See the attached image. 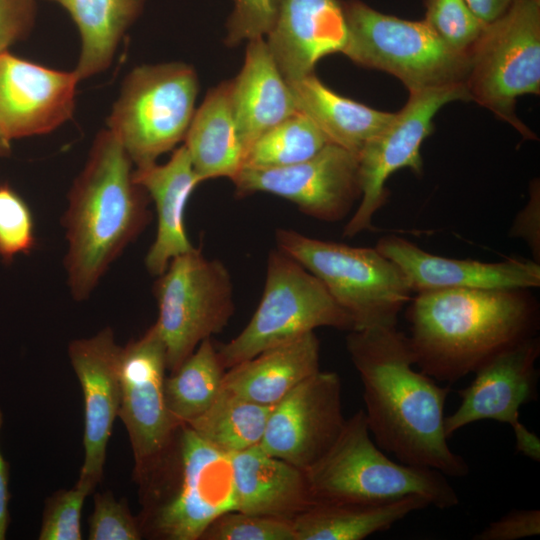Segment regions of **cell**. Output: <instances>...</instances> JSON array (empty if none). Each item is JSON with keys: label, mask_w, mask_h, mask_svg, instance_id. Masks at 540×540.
I'll use <instances>...</instances> for the list:
<instances>
[{"label": "cell", "mask_w": 540, "mask_h": 540, "mask_svg": "<svg viewBox=\"0 0 540 540\" xmlns=\"http://www.w3.org/2000/svg\"><path fill=\"white\" fill-rule=\"evenodd\" d=\"M346 348L363 385L375 443L399 462L451 477L467 475V462L450 449L445 432L450 385L441 386L414 368L407 335L396 326L352 330Z\"/></svg>", "instance_id": "obj_1"}, {"label": "cell", "mask_w": 540, "mask_h": 540, "mask_svg": "<svg viewBox=\"0 0 540 540\" xmlns=\"http://www.w3.org/2000/svg\"><path fill=\"white\" fill-rule=\"evenodd\" d=\"M407 305L415 366L448 385L539 327V305L529 289L428 291Z\"/></svg>", "instance_id": "obj_2"}, {"label": "cell", "mask_w": 540, "mask_h": 540, "mask_svg": "<svg viewBox=\"0 0 540 540\" xmlns=\"http://www.w3.org/2000/svg\"><path fill=\"white\" fill-rule=\"evenodd\" d=\"M133 162L109 130L95 137L75 179L63 216L64 266L70 293L86 300L102 276L149 222L148 194L135 182Z\"/></svg>", "instance_id": "obj_3"}, {"label": "cell", "mask_w": 540, "mask_h": 540, "mask_svg": "<svg viewBox=\"0 0 540 540\" xmlns=\"http://www.w3.org/2000/svg\"><path fill=\"white\" fill-rule=\"evenodd\" d=\"M143 538L200 540L220 515L237 510L227 454L180 424L154 467L138 482Z\"/></svg>", "instance_id": "obj_4"}, {"label": "cell", "mask_w": 540, "mask_h": 540, "mask_svg": "<svg viewBox=\"0 0 540 540\" xmlns=\"http://www.w3.org/2000/svg\"><path fill=\"white\" fill-rule=\"evenodd\" d=\"M305 473L315 505L382 504L414 495L439 509L459 503L443 473L387 457L371 438L363 409L345 420L330 448Z\"/></svg>", "instance_id": "obj_5"}, {"label": "cell", "mask_w": 540, "mask_h": 540, "mask_svg": "<svg viewBox=\"0 0 540 540\" xmlns=\"http://www.w3.org/2000/svg\"><path fill=\"white\" fill-rule=\"evenodd\" d=\"M277 248L291 256L327 289L351 317L353 330L394 327L412 298L400 267L376 247H353L278 228Z\"/></svg>", "instance_id": "obj_6"}, {"label": "cell", "mask_w": 540, "mask_h": 540, "mask_svg": "<svg viewBox=\"0 0 540 540\" xmlns=\"http://www.w3.org/2000/svg\"><path fill=\"white\" fill-rule=\"evenodd\" d=\"M351 61L398 78L415 92L465 84L469 55L449 47L424 20L384 14L360 0L344 1Z\"/></svg>", "instance_id": "obj_7"}, {"label": "cell", "mask_w": 540, "mask_h": 540, "mask_svg": "<svg viewBox=\"0 0 540 540\" xmlns=\"http://www.w3.org/2000/svg\"><path fill=\"white\" fill-rule=\"evenodd\" d=\"M468 55L465 85L471 101L525 139H537L517 117L515 104L520 96L540 93V0H517L486 24Z\"/></svg>", "instance_id": "obj_8"}, {"label": "cell", "mask_w": 540, "mask_h": 540, "mask_svg": "<svg viewBox=\"0 0 540 540\" xmlns=\"http://www.w3.org/2000/svg\"><path fill=\"white\" fill-rule=\"evenodd\" d=\"M352 331L351 317L324 285L279 248L270 251L260 302L244 329L218 350L225 370L260 352L314 331Z\"/></svg>", "instance_id": "obj_9"}, {"label": "cell", "mask_w": 540, "mask_h": 540, "mask_svg": "<svg viewBox=\"0 0 540 540\" xmlns=\"http://www.w3.org/2000/svg\"><path fill=\"white\" fill-rule=\"evenodd\" d=\"M198 91L196 71L182 62L142 65L126 76L108 129L136 167L155 163L184 140Z\"/></svg>", "instance_id": "obj_10"}, {"label": "cell", "mask_w": 540, "mask_h": 540, "mask_svg": "<svg viewBox=\"0 0 540 540\" xmlns=\"http://www.w3.org/2000/svg\"><path fill=\"white\" fill-rule=\"evenodd\" d=\"M155 325L166 351L167 370L173 372L205 339L220 333L235 311L229 270L198 249L174 257L157 276Z\"/></svg>", "instance_id": "obj_11"}, {"label": "cell", "mask_w": 540, "mask_h": 540, "mask_svg": "<svg viewBox=\"0 0 540 540\" xmlns=\"http://www.w3.org/2000/svg\"><path fill=\"white\" fill-rule=\"evenodd\" d=\"M453 101H471L465 84L409 92L389 125L363 146L358 153L360 204L344 227L345 237L374 228L373 217L388 199L385 185L393 173L407 168L422 174V143L433 132L437 112Z\"/></svg>", "instance_id": "obj_12"}, {"label": "cell", "mask_w": 540, "mask_h": 540, "mask_svg": "<svg viewBox=\"0 0 540 540\" xmlns=\"http://www.w3.org/2000/svg\"><path fill=\"white\" fill-rule=\"evenodd\" d=\"M539 356L540 338L534 335L502 350L477 368L471 383L458 391L460 405L445 416L447 437L477 421H498L513 429L517 450L539 462L540 439L519 420L520 407L537 399Z\"/></svg>", "instance_id": "obj_13"}, {"label": "cell", "mask_w": 540, "mask_h": 540, "mask_svg": "<svg viewBox=\"0 0 540 540\" xmlns=\"http://www.w3.org/2000/svg\"><path fill=\"white\" fill-rule=\"evenodd\" d=\"M166 370L165 346L155 323L121 349L118 417L129 436L135 482L158 462L179 426L165 401Z\"/></svg>", "instance_id": "obj_14"}, {"label": "cell", "mask_w": 540, "mask_h": 540, "mask_svg": "<svg viewBox=\"0 0 540 540\" xmlns=\"http://www.w3.org/2000/svg\"><path fill=\"white\" fill-rule=\"evenodd\" d=\"M232 182L238 196L273 194L325 222L342 220L361 198L358 155L334 143L294 165L242 168Z\"/></svg>", "instance_id": "obj_15"}, {"label": "cell", "mask_w": 540, "mask_h": 540, "mask_svg": "<svg viewBox=\"0 0 540 540\" xmlns=\"http://www.w3.org/2000/svg\"><path fill=\"white\" fill-rule=\"evenodd\" d=\"M345 420L339 375L319 370L271 407L259 446L306 471L330 448Z\"/></svg>", "instance_id": "obj_16"}, {"label": "cell", "mask_w": 540, "mask_h": 540, "mask_svg": "<svg viewBox=\"0 0 540 540\" xmlns=\"http://www.w3.org/2000/svg\"><path fill=\"white\" fill-rule=\"evenodd\" d=\"M121 349L111 327L68 345V357L84 403V459L76 484L91 493L102 480L107 445L118 417Z\"/></svg>", "instance_id": "obj_17"}, {"label": "cell", "mask_w": 540, "mask_h": 540, "mask_svg": "<svg viewBox=\"0 0 540 540\" xmlns=\"http://www.w3.org/2000/svg\"><path fill=\"white\" fill-rule=\"evenodd\" d=\"M75 71L0 53V130L9 139L49 133L73 115Z\"/></svg>", "instance_id": "obj_18"}, {"label": "cell", "mask_w": 540, "mask_h": 540, "mask_svg": "<svg viewBox=\"0 0 540 540\" xmlns=\"http://www.w3.org/2000/svg\"><path fill=\"white\" fill-rule=\"evenodd\" d=\"M404 273L413 293L445 289H532L540 286V263L521 258L499 262L442 257L397 235L375 246Z\"/></svg>", "instance_id": "obj_19"}, {"label": "cell", "mask_w": 540, "mask_h": 540, "mask_svg": "<svg viewBox=\"0 0 540 540\" xmlns=\"http://www.w3.org/2000/svg\"><path fill=\"white\" fill-rule=\"evenodd\" d=\"M268 49L286 81L314 72L325 56L343 53L348 27L342 0H277Z\"/></svg>", "instance_id": "obj_20"}, {"label": "cell", "mask_w": 540, "mask_h": 540, "mask_svg": "<svg viewBox=\"0 0 540 540\" xmlns=\"http://www.w3.org/2000/svg\"><path fill=\"white\" fill-rule=\"evenodd\" d=\"M133 177L155 204L157 230L145 266L150 274L159 276L174 257L195 249L187 236L184 216L187 202L201 182L184 145L175 149L165 164L137 166Z\"/></svg>", "instance_id": "obj_21"}, {"label": "cell", "mask_w": 540, "mask_h": 540, "mask_svg": "<svg viewBox=\"0 0 540 540\" xmlns=\"http://www.w3.org/2000/svg\"><path fill=\"white\" fill-rule=\"evenodd\" d=\"M230 457L238 511L292 521L315 505L304 470L259 445Z\"/></svg>", "instance_id": "obj_22"}, {"label": "cell", "mask_w": 540, "mask_h": 540, "mask_svg": "<svg viewBox=\"0 0 540 540\" xmlns=\"http://www.w3.org/2000/svg\"><path fill=\"white\" fill-rule=\"evenodd\" d=\"M231 101L244 156L261 134L298 112L264 38L247 42L243 66L231 80Z\"/></svg>", "instance_id": "obj_23"}, {"label": "cell", "mask_w": 540, "mask_h": 540, "mask_svg": "<svg viewBox=\"0 0 540 540\" xmlns=\"http://www.w3.org/2000/svg\"><path fill=\"white\" fill-rule=\"evenodd\" d=\"M320 370V342L314 331L268 348L227 369L222 388L273 406Z\"/></svg>", "instance_id": "obj_24"}, {"label": "cell", "mask_w": 540, "mask_h": 540, "mask_svg": "<svg viewBox=\"0 0 540 540\" xmlns=\"http://www.w3.org/2000/svg\"><path fill=\"white\" fill-rule=\"evenodd\" d=\"M200 182L231 180L243 166L240 140L231 101V80L208 91L193 115L183 144Z\"/></svg>", "instance_id": "obj_25"}, {"label": "cell", "mask_w": 540, "mask_h": 540, "mask_svg": "<svg viewBox=\"0 0 540 540\" xmlns=\"http://www.w3.org/2000/svg\"><path fill=\"white\" fill-rule=\"evenodd\" d=\"M287 82L298 111L311 119L330 143L357 155L395 116L337 94L314 72Z\"/></svg>", "instance_id": "obj_26"}, {"label": "cell", "mask_w": 540, "mask_h": 540, "mask_svg": "<svg viewBox=\"0 0 540 540\" xmlns=\"http://www.w3.org/2000/svg\"><path fill=\"white\" fill-rule=\"evenodd\" d=\"M430 506L421 496L382 504H316L292 520L296 540H362Z\"/></svg>", "instance_id": "obj_27"}, {"label": "cell", "mask_w": 540, "mask_h": 540, "mask_svg": "<svg viewBox=\"0 0 540 540\" xmlns=\"http://www.w3.org/2000/svg\"><path fill=\"white\" fill-rule=\"evenodd\" d=\"M63 7L77 26L81 53L74 69L80 80L111 64L127 29L140 15L145 0H48Z\"/></svg>", "instance_id": "obj_28"}, {"label": "cell", "mask_w": 540, "mask_h": 540, "mask_svg": "<svg viewBox=\"0 0 540 540\" xmlns=\"http://www.w3.org/2000/svg\"><path fill=\"white\" fill-rule=\"evenodd\" d=\"M271 407L222 388L212 405L186 425L212 446L233 454L260 444Z\"/></svg>", "instance_id": "obj_29"}, {"label": "cell", "mask_w": 540, "mask_h": 540, "mask_svg": "<svg viewBox=\"0 0 540 540\" xmlns=\"http://www.w3.org/2000/svg\"><path fill=\"white\" fill-rule=\"evenodd\" d=\"M224 373L217 349L207 338L165 377L166 405L179 425L193 421L212 405L222 389Z\"/></svg>", "instance_id": "obj_30"}, {"label": "cell", "mask_w": 540, "mask_h": 540, "mask_svg": "<svg viewBox=\"0 0 540 540\" xmlns=\"http://www.w3.org/2000/svg\"><path fill=\"white\" fill-rule=\"evenodd\" d=\"M330 141L298 111L261 134L246 151L242 168H280L303 162ZM241 168V169H242Z\"/></svg>", "instance_id": "obj_31"}, {"label": "cell", "mask_w": 540, "mask_h": 540, "mask_svg": "<svg viewBox=\"0 0 540 540\" xmlns=\"http://www.w3.org/2000/svg\"><path fill=\"white\" fill-rule=\"evenodd\" d=\"M426 24L452 49L468 54L486 24L465 0H424Z\"/></svg>", "instance_id": "obj_32"}, {"label": "cell", "mask_w": 540, "mask_h": 540, "mask_svg": "<svg viewBox=\"0 0 540 540\" xmlns=\"http://www.w3.org/2000/svg\"><path fill=\"white\" fill-rule=\"evenodd\" d=\"M200 540H296L292 521L230 511L216 518Z\"/></svg>", "instance_id": "obj_33"}, {"label": "cell", "mask_w": 540, "mask_h": 540, "mask_svg": "<svg viewBox=\"0 0 540 540\" xmlns=\"http://www.w3.org/2000/svg\"><path fill=\"white\" fill-rule=\"evenodd\" d=\"M35 246L34 221L24 199L9 185L0 184V257L11 261Z\"/></svg>", "instance_id": "obj_34"}, {"label": "cell", "mask_w": 540, "mask_h": 540, "mask_svg": "<svg viewBox=\"0 0 540 540\" xmlns=\"http://www.w3.org/2000/svg\"><path fill=\"white\" fill-rule=\"evenodd\" d=\"M91 492L75 484L59 489L44 502L39 540H81V513L84 501Z\"/></svg>", "instance_id": "obj_35"}, {"label": "cell", "mask_w": 540, "mask_h": 540, "mask_svg": "<svg viewBox=\"0 0 540 540\" xmlns=\"http://www.w3.org/2000/svg\"><path fill=\"white\" fill-rule=\"evenodd\" d=\"M93 511L88 518L89 540L143 539L137 516H133L125 497L116 500L111 491L95 493Z\"/></svg>", "instance_id": "obj_36"}, {"label": "cell", "mask_w": 540, "mask_h": 540, "mask_svg": "<svg viewBox=\"0 0 540 540\" xmlns=\"http://www.w3.org/2000/svg\"><path fill=\"white\" fill-rule=\"evenodd\" d=\"M233 10L227 21L225 43L234 46L243 41L263 38L271 30L277 0H232Z\"/></svg>", "instance_id": "obj_37"}, {"label": "cell", "mask_w": 540, "mask_h": 540, "mask_svg": "<svg viewBox=\"0 0 540 540\" xmlns=\"http://www.w3.org/2000/svg\"><path fill=\"white\" fill-rule=\"evenodd\" d=\"M540 534V510H512L491 522L474 540H517Z\"/></svg>", "instance_id": "obj_38"}, {"label": "cell", "mask_w": 540, "mask_h": 540, "mask_svg": "<svg viewBox=\"0 0 540 540\" xmlns=\"http://www.w3.org/2000/svg\"><path fill=\"white\" fill-rule=\"evenodd\" d=\"M35 14V0H0V53L27 36Z\"/></svg>", "instance_id": "obj_39"}, {"label": "cell", "mask_w": 540, "mask_h": 540, "mask_svg": "<svg viewBox=\"0 0 540 540\" xmlns=\"http://www.w3.org/2000/svg\"><path fill=\"white\" fill-rule=\"evenodd\" d=\"M509 235L523 240L530 249L533 260L540 263V183L538 179L531 181L529 199L516 215Z\"/></svg>", "instance_id": "obj_40"}, {"label": "cell", "mask_w": 540, "mask_h": 540, "mask_svg": "<svg viewBox=\"0 0 540 540\" xmlns=\"http://www.w3.org/2000/svg\"><path fill=\"white\" fill-rule=\"evenodd\" d=\"M474 14L488 24L504 14L517 0H465Z\"/></svg>", "instance_id": "obj_41"}, {"label": "cell", "mask_w": 540, "mask_h": 540, "mask_svg": "<svg viewBox=\"0 0 540 540\" xmlns=\"http://www.w3.org/2000/svg\"><path fill=\"white\" fill-rule=\"evenodd\" d=\"M3 423V414L0 409V428ZM9 466L0 453V540L6 538V531L9 524V510L8 504L10 500V493L8 490L9 480Z\"/></svg>", "instance_id": "obj_42"}, {"label": "cell", "mask_w": 540, "mask_h": 540, "mask_svg": "<svg viewBox=\"0 0 540 540\" xmlns=\"http://www.w3.org/2000/svg\"><path fill=\"white\" fill-rule=\"evenodd\" d=\"M10 151V140L0 130V157L8 156Z\"/></svg>", "instance_id": "obj_43"}]
</instances>
